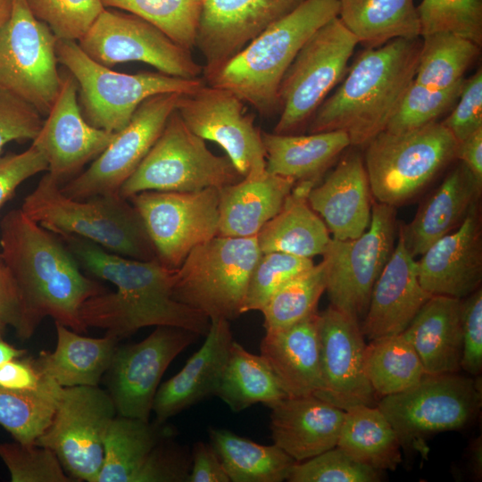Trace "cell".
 Instances as JSON below:
<instances>
[{
	"instance_id": "obj_1",
	"label": "cell",
	"mask_w": 482,
	"mask_h": 482,
	"mask_svg": "<svg viewBox=\"0 0 482 482\" xmlns=\"http://www.w3.org/2000/svg\"><path fill=\"white\" fill-rule=\"evenodd\" d=\"M60 238L92 276L116 287L115 291L103 292L83 303L79 316L86 328L105 329L119 340L150 326L207 334L209 318L172 296L177 269L165 266L158 259L127 258L76 236Z\"/></svg>"
},
{
	"instance_id": "obj_2",
	"label": "cell",
	"mask_w": 482,
	"mask_h": 482,
	"mask_svg": "<svg viewBox=\"0 0 482 482\" xmlns=\"http://www.w3.org/2000/svg\"><path fill=\"white\" fill-rule=\"evenodd\" d=\"M0 258L21 290L27 338L46 317L79 333L87 330L81 305L107 289L84 275L67 246L21 209L0 221Z\"/></svg>"
},
{
	"instance_id": "obj_3",
	"label": "cell",
	"mask_w": 482,
	"mask_h": 482,
	"mask_svg": "<svg viewBox=\"0 0 482 482\" xmlns=\"http://www.w3.org/2000/svg\"><path fill=\"white\" fill-rule=\"evenodd\" d=\"M420 46V37L365 48L312 117L309 133L343 130L352 146H365L385 130L413 81Z\"/></svg>"
},
{
	"instance_id": "obj_4",
	"label": "cell",
	"mask_w": 482,
	"mask_h": 482,
	"mask_svg": "<svg viewBox=\"0 0 482 482\" xmlns=\"http://www.w3.org/2000/svg\"><path fill=\"white\" fill-rule=\"evenodd\" d=\"M338 12V0H304L225 63L204 74L205 84L233 92L262 115L272 114L278 110L282 78L297 53Z\"/></svg>"
},
{
	"instance_id": "obj_5",
	"label": "cell",
	"mask_w": 482,
	"mask_h": 482,
	"mask_svg": "<svg viewBox=\"0 0 482 482\" xmlns=\"http://www.w3.org/2000/svg\"><path fill=\"white\" fill-rule=\"evenodd\" d=\"M21 209L53 234L76 236L130 259H157L139 212L119 193L73 199L47 172Z\"/></svg>"
},
{
	"instance_id": "obj_6",
	"label": "cell",
	"mask_w": 482,
	"mask_h": 482,
	"mask_svg": "<svg viewBox=\"0 0 482 482\" xmlns=\"http://www.w3.org/2000/svg\"><path fill=\"white\" fill-rule=\"evenodd\" d=\"M56 55L78 84L79 104L93 127L118 132L148 97L162 93L187 94L205 84L204 79H185L162 72L128 74L91 59L78 42L57 38Z\"/></svg>"
},
{
	"instance_id": "obj_7",
	"label": "cell",
	"mask_w": 482,
	"mask_h": 482,
	"mask_svg": "<svg viewBox=\"0 0 482 482\" xmlns=\"http://www.w3.org/2000/svg\"><path fill=\"white\" fill-rule=\"evenodd\" d=\"M364 147L373 199L396 207L420 194L456 159L458 141L436 121L404 132L383 130Z\"/></svg>"
},
{
	"instance_id": "obj_8",
	"label": "cell",
	"mask_w": 482,
	"mask_h": 482,
	"mask_svg": "<svg viewBox=\"0 0 482 482\" xmlns=\"http://www.w3.org/2000/svg\"><path fill=\"white\" fill-rule=\"evenodd\" d=\"M262 255L257 237L215 236L195 246L177 269L175 300L210 320L242 314L251 273Z\"/></svg>"
},
{
	"instance_id": "obj_9",
	"label": "cell",
	"mask_w": 482,
	"mask_h": 482,
	"mask_svg": "<svg viewBox=\"0 0 482 482\" xmlns=\"http://www.w3.org/2000/svg\"><path fill=\"white\" fill-rule=\"evenodd\" d=\"M244 177L227 155L209 150L175 110L136 170L122 184L119 194L129 199L144 191L194 192L221 188Z\"/></svg>"
},
{
	"instance_id": "obj_10",
	"label": "cell",
	"mask_w": 482,
	"mask_h": 482,
	"mask_svg": "<svg viewBox=\"0 0 482 482\" xmlns=\"http://www.w3.org/2000/svg\"><path fill=\"white\" fill-rule=\"evenodd\" d=\"M479 381L456 373L425 375L410 388L384 396L378 407L395 430L402 449L426 454L428 437L460 429L478 414Z\"/></svg>"
},
{
	"instance_id": "obj_11",
	"label": "cell",
	"mask_w": 482,
	"mask_h": 482,
	"mask_svg": "<svg viewBox=\"0 0 482 482\" xmlns=\"http://www.w3.org/2000/svg\"><path fill=\"white\" fill-rule=\"evenodd\" d=\"M358 44L337 17L317 29L285 72L278 88L276 134H296L341 80Z\"/></svg>"
},
{
	"instance_id": "obj_12",
	"label": "cell",
	"mask_w": 482,
	"mask_h": 482,
	"mask_svg": "<svg viewBox=\"0 0 482 482\" xmlns=\"http://www.w3.org/2000/svg\"><path fill=\"white\" fill-rule=\"evenodd\" d=\"M396 230L395 207L372 198L368 229L354 239L332 237L322 254L330 305L360 324L375 282L394 251Z\"/></svg>"
},
{
	"instance_id": "obj_13",
	"label": "cell",
	"mask_w": 482,
	"mask_h": 482,
	"mask_svg": "<svg viewBox=\"0 0 482 482\" xmlns=\"http://www.w3.org/2000/svg\"><path fill=\"white\" fill-rule=\"evenodd\" d=\"M57 37L30 12L26 0H13L0 29V88L46 115L60 91Z\"/></svg>"
},
{
	"instance_id": "obj_14",
	"label": "cell",
	"mask_w": 482,
	"mask_h": 482,
	"mask_svg": "<svg viewBox=\"0 0 482 482\" xmlns=\"http://www.w3.org/2000/svg\"><path fill=\"white\" fill-rule=\"evenodd\" d=\"M116 413L111 395L98 386L62 387L53 420L35 444L50 448L77 481L96 482Z\"/></svg>"
},
{
	"instance_id": "obj_15",
	"label": "cell",
	"mask_w": 482,
	"mask_h": 482,
	"mask_svg": "<svg viewBox=\"0 0 482 482\" xmlns=\"http://www.w3.org/2000/svg\"><path fill=\"white\" fill-rule=\"evenodd\" d=\"M78 44L106 67L140 62L170 76L195 79L203 74L190 50L144 19L114 8H104Z\"/></svg>"
},
{
	"instance_id": "obj_16",
	"label": "cell",
	"mask_w": 482,
	"mask_h": 482,
	"mask_svg": "<svg viewBox=\"0 0 482 482\" xmlns=\"http://www.w3.org/2000/svg\"><path fill=\"white\" fill-rule=\"evenodd\" d=\"M139 212L157 259L178 269L198 245L218 235L219 189L144 191L129 199Z\"/></svg>"
},
{
	"instance_id": "obj_17",
	"label": "cell",
	"mask_w": 482,
	"mask_h": 482,
	"mask_svg": "<svg viewBox=\"0 0 482 482\" xmlns=\"http://www.w3.org/2000/svg\"><path fill=\"white\" fill-rule=\"evenodd\" d=\"M180 93L152 96L140 104L129 122L115 136L91 165L65 185L62 192L73 199L119 193L177 110Z\"/></svg>"
},
{
	"instance_id": "obj_18",
	"label": "cell",
	"mask_w": 482,
	"mask_h": 482,
	"mask_svg": "<svg viewBox=\"0 0 482 482\" xmlns=\"http://www.w3.org/2000/svg\"><path fill=\"white\" fill-rule=\"evenodd\" d=\"M177 112L195 135L218 144L243 177L266 170L262 132L233 92L204 84L182 94Z\"/></svg>"
},
{
	"instance_id": "obj_19",
	"label": "cell",
	"mask_w": 482,
	"mask_h": 482,
	"mask_svg": "<svg viewBox=\"0 0 482 482\" xmlns=\"http://www.w3.org/2000/svg\"><path fill=\"white\" fill-rule=\"evenodd\" d=\"M198 337L181 328L158 326L144 340L117 347L106 374L119 416L149 420L166 369Z\"/></svg>"
},
{
	"instance_id": "obj_20",
	"label": "cell",
	"mask_w": 482,
	"mask_h": 482,
	"mask_svg": "<svg viewBox=\"0 0 482 482\" xmlns=\"http://www.w3.org/2000/svg\"><path fill=\"white\" fill-rule=\"evenodd\" d=\"M320 386L314 395L346 411L375 403L364 371L360 323L330 305L319 313Z\"/></svg>"
},
{
	"instance_id": "obj_21",
	"label": "cell",
	"mask_w": 482,
	"mask_h": 482,
	"mask_svg": "<svg viewBox=\"0 0 482 482\" xmlns=\"http://www.w3.org/2000/svg\"><path fill=\"white\" fill-rule=\"evenodd\" d=\"M304 0H204L195 46L203 75L225 63Z\"/></svg>"
},
{
	"instance_id": "obj_22",
	"label": "cell",
	"mask_w": 482,
	"mask_h": 482,
	"mask_svg": "<svg viewBox=\"0 0 482 482\" xmlns=\"http://www.w3.org/2000/svg\"><path fill=\"white\" fill-rule=\"evenodd\" d=\"M32 141L48 162L47 172L60 184L96 159L116 132L91 126L83 117L78 84L69 72L62 76L59 94Z\"/></svg>"
},
{
	"instance_id": "obj_23",
	"label": "cell",
	"mask_w": 482,
	"mask_h": 482,
	"mask_svg": "<svg viewBox=\"0 0 482 482\" xmlns=\"http://www.w3.org/2000/svg\"><path fill=\"white\" fill-rule=\"evenodd\" d=\"M422 288L432 295L463 299L482 281V229L479 202L461 224L432 244L417 262Z\"/></svg>"
},
{
	"instance_id": "obj_24",
	"label": "cell",
	"mask_w": 482,
	"mask_h": 482,
	"mask_svg": "<svg viewBox=\"0 0 482 482\" xmlns=\"http://www.w3.org/2000/svg\"><path fill=\"white\" fill-rule=\"evenodd\" d=\"M394 251L373 287L360 324L369 340L403 333L432 296L420 284L417 261L398 230Z\"/></svg>"
},
{
	"instance_id": "obj_25",
	"label": "cell",
	"mask_w": 482,
	"mask_h": 482,
	"mask_svg": "<svg viewBox=\"0 0 482 482\" xmlns=\"http://www.w3.org/2000/svg\"><path fill=\"white\" fill-rule=\"evenodd\" d=\"M372 195L363 157L352 151L308 195V203L323 219L333 238L354 239L366 231Z\"/></svg>"
},
{
	"instance_id": "obj_26",
	"label": "cell",
	"mask_w": 482,
	"mask_h": 482,
	"mask_svg": "<svg viewBox=\"0 0 482 482\" xmlns=\"http://www.w3.org/2000/svg\"><path fill=\"white\" fill-rule=\"evenodd\" d=\"M205 341L172 378L159 386L153 411L164 423L188 407L216 395L233 342L229 321L212 320Z\"/></svg>"
},
{
	"instance_id": "obj_27",
	"label": "cell",
	"mask_w": 482,
	"mask_h": 482,
	"mask_svg": "<svg viewBox=\"0 0 482 482\" xmlns=\"http://www.w3.org/2000/svg\"><path fill=\"white\" fill-rule=\"evenodd\" d=\"M270 408L273 444L296 462L337 446L345 411L314 395L287 396Z\"/></svg>"
},
{
	"instance_id": "obj_28",
	"label": "cell",
	"mask_w": 482,
	"mask_h": 482,
	"mask_svg": "<svg viewBox=\"0 0 482 482\" xmlns=\"http://www.w3.org/2000/svg\"><path fill=\"white\" fill-rule=\"evenodd\" d=\"M481 190L482 186L462 162L452 170L422 203L412 220L398 228L410 253L421 255L457 229L473 204L479 202Z\"/></svg>"
},
{
	"instance_id": "obj_29",
	"label": "cell",
	"mask_w": 482,
	"mask_h": 482,
	"mask_svg": "<svg viewBox=\"0 0 482 482\" xmlns=\"http://www.w3.org/2000/svg\"><path fill=\"white\" fill-rule=\"evenodd\" d=\"M319 312L286 328L266 331L261 355L288 396L315 395L320 386Z\"/></svg>"
},
{
	"instance_id": "obj_30",
	"label": "cell",
	"mask_w": 482,
	"mask_h": 482,
	"mask_svg": "<svg viewBox=\"0 0 482 482\" xmlns=\"http://www.w3.org/2000/svg\"><path fill=\"white\" fill-rule=\"evenodd\" d=\"M295 180L267 170L219 189L218 235L255 237L281 209Z\"/></svg>"
},
{
	"instance_id": "obj_31",
	"label": "cell",
	"mask_w": 482,
	"mask_h": 482,
	"mask_svg": "<svg viewBox=\"0 0 482 482\" xmlns=\"http://www.w3.org/2000/svg\"><path fill=\"white\" fill-rule=\"evenodd\" d=\"M461 299L432 295L403 332L427 375L456 373L461 358Z\"/></svg>"
},
{
	"instance_id": "obj_32",
	"label": "cell",
	"mask_w": 482,
	"mask_h": 482,
	"mask_svg": "<svg viewBox=\"0 0 482 482\" xmlns=\"http://www.w3.org/2000/svg\"><path fill=\"white\" fill-rule=\"evenodd\" d=\"M318 182H295L279 212L257 234L262 253L282 252L312 258L322 255L331 239L320 215L308 203V195Z\"/></svg>"
},
{
	"instance_id": "obj_33",
	"label": "cell",
	"mask_w": 482,
	"mask_h": 482,
	"mask_svg": "<svg viewBox=\"0 0 482 482\" xmlns=\"http://www.w3.org/2000/svg\"><path fill=\"white\" fill-rule=\"evenodd\" d=\"M54 325L56 347L54 352L42 351L35 359L38 370L62 387L98 386L112 363L119 339L109 334L87 337L59 322Z\"/></svg>"
},
{
	"instance_id": "obj_34",
	"label": "cell",
	"mask_w": 482,
	"mask_h": 482,
	"mask_svg": "<svg viewBox=\"0 0 482 482\" xmlns=\"http://www.w3.org/2000/svg\"><path fill=\"white\" fill-rule=\"evenodd\" d=\"M267 171L296 182L320 181L326 170L348 146V135L332 130L308 135L262 132Z\"/></svg>"
},
{
	"instance_id": "obj_35",
	"label": "cell",
	"mask_w": 482,
	"mask_h": 482,
	"mask_svg": "<svg viewBox=\"0 0 482 482\" xmlns=\"http://www.w3.org/2000/svg\"><path fill=\"white\" fill-rule=\"evenodd\" d=\"M338 18L365 48L420 37L414 0H338Z\"/></svg>"
},
{
	"instance_id": "obj_36",
	"label": "cell",
	"mask_w": 482,
	"mask_h": 482,
	"mask_svg": "<svg viewBox=\"0 0 482 482\" xmlns=\"http://www.w3.org/2000/svg\"><path fill=\"white\" fill-rule=\"evenodd\" d=\"M337 446L361 464L383 472L395 470L402 461L397 434L378 406L346 410Z\"/></svg>"
},
{
	"instance_id": "obj_37",
	"label": "cell",
	"mask_w": 482,
	"mask_h": 482,
	"mask_svg": "<svg viewBox=\"0 0 482 482\" xmlns=\"http://www.w3.org/2000/svg\"><path fill=\"white\" fill-rule=\"evenodd\" d=\"M163 423L115 417L104 441V461L96 482H134L152 449L171 436Z\"/></svg>"
},
{
	"instance_id": "obj_38",
	"label": "cell",
	"mask_w": 482,
	"mask_h": 482,
	"mask_svg": "<svg viewBox=\"0 0 482 482\" xmlns=\"http://www.w3.org/2000/svg\"><path fill=\"white\" fill-rule=\"evenodd\" d=\"M210 445L232 482H281L296 462L275 444L262 445L223 428H210Z\"/></svg>"
},
{
	"instance_id": "obj_39",
	"label": "cell",
	"mask_w": 482,
	"mask_h": 482,
	"mask_svg": "<svg viewBox=\"0 0 482 482\" xmlns=\"http://www.w3.org/2000/svg\"><path fill=\"white\" fill-rule=\"evenodd\" d=\"M216 395L236 412L259 403L270 408L288 396L267 361L235 340Z\"/></svg>"
},
{
	"instance_id": "obj_40",
	"label": "cell",
	"mask_w": 482,
	"mask_h": 482,
	"mask_svg": "<svg viewBox=\"0 0 482 482\" xmlns=\"http://www.w3.org/2000/svg\"><path fill=\"white\" fill-rule=\"evenodd\" d=\"M366 344L365 375L376 395L382 397L404 391L427 375L403 333L378 337Z\"/></svg>"
},
{
	"instance_id": "obj_41",
	"label": "cell",
	"mask_w": 482,
	"mask_h": 482,
	"mask_svg": "<svg viewBox=\"0 0 482 482\" xmlns=\"http://www.w3.org/2000/svg\"><path fill=\"white\" fill-rule=\"evenodd\" d=\"M414 81L432 88H448L464 80L480 46L451 32L421 36Z\"/></svg>"
},
{
	"instance_id": "obj_42",
	"label": "cell",
	"mask_w": 482,
	"mask_h": 482,
	"mask_svg": "<svg viewBox=\"0 0 482 482\" xmlns=\"http://www.w3.org/2000/svg\"><path fill=\"white\" fill-rule=\"evenodd\" d=\"M62 387L51 378L36 390L0 386V426L15 441L34 444L49 427Z\"/></svg>"
},
{
	"instance_id": "obj_43",
	"label": "cell",
	"mask_w": 482,
	"mask_h": 482,
	"mask_svg": "<svg viewBox=\"0 0 482 482\" xmlns=\"http://www.w3.org/2000/svg\"><path fill=\"white\" fill-rule=\"evenodd\" d=\"M326 291L324 263L314 264L278 287L260 311L265 331L293 325L317 312Z\"/></svg>"
},
{
	"instance_id": "obj_44",
	"label": "cell",
	"mask_w": 482,
	"mask_h": 482,
	"mask_svg": "<svg viewBox=\"0 0 482 482\" xmlns=\"http://www.w3.org/2000/svg\"><path fill=\"white\" fill-rule=\"evenodd\" d=\"M105 8L135 14L153 24L180 46L192 50L204 0H102Z\"/></svg>"
},
{
	"instance_id": "obj_45",
	"label": "cell",
	"mask_w": 482,
	"mask_h": 482,
	"mask_svg": "<svg viewBox=\"0 0 482 482\" xmlns=\"http://www.w3.org/2000/svg\"><path fill=\"white\" fill-rule=\"evenodd\" d=\"M464 80L448 88H432L414 80L408 87L385 130L404 132L436 122L457 101Z\"/></svg>"
},
{
	"instance_id": "obj_46",
	"label": "cell",
	"mask_w": 482,
	"mask_h": 482,
	"mask_svg": "<svg viewBox=\"0 0 482 482\" xmlns=\"http://www.w3.org/2000/svg\"><path fill=\"white\" fill-rule=\"evenodd\" d=\"M420 37L451 32L482 44V0H422L417 6Z\"/></svg>"
},
{
	"instance_id": "obj_47",
	"label": "cell",
	"mask_w": 482,
	"mask_h": 482,
	"mask_svg": "<svg viewBox=\"0 0 482 482\" xmlns=\"http://www.w3.org/2000/svg\"><path fill=\"white\" fill-rule=\"evenodd\" d=\"M313 265L311 258L282 252L262 253L250 276L242 314L261 311L278 287Z\"/></svg>"
},
{
	"instance_id": "obj_48",
	"label": "cell",
	"mask_w": 482,
	"mask_h": 482,
	"mask_svg": "<svg viewBox=\"0 0 482 482\" xmlns=\"http://www.w3.org/2000/svg\"><path fill=\"white\" fill-rule=\"evenodd\" d=\"M379 471L361 464L338 446L308 460L295 462L287 478L290 482H378Z\"/></svg>"
},
{
	"instance_id": "obj_49",
	"label": "cell",
	"mask_w": 482,
	"mask_h": 482,
	"mask_svg": "<svg viewBox=\"0 0 482 482\" xmlns=\"http://www.w3.org/2000/svg\"><path fill=\"white\" fill-rule=\"evenodd\" d=\"M32 14L61 39L79 41L105 8L102 0H26Z\"/></svg>"
},
{
	"instance_id": "obj_50",
	"label": "cell",
	"mask_w": 482,
	"mask_h": 482,
	"mask_svg": "<svg viewBox=\"0 0 482 482\" xmlns=\"http://www.w3.org/2000/svg\"><path fill=\"white\" fill-rule=\"evenodd\" d=\"M0 459L7 467L12 482L76 481L64 472L50 448L35 443H0Z\"/></svg>"
},
{
	"instance_id": "obj_51",
	"label": "cell",
	"mask_w": 482,
	"mask_h": 482,
	"mask_svg": "<svg viewBox=\"0 0 482 482\" xmlns=\"http://www.w3.org/2000/svg\"><path fill=\"white\" fill-rule=\"evenodd\" d=\"M43 121L32 105L0 88V154L10 142L33 141Z\"/></svg>"
},
{
	"instance_id": "obj_52",
	"label": "cell",
	"mask_w": 482,
	"mask_h": 482,
	"mask_svg": "<svg viewBox=\"0 0 482 482\" xmlns=\"http://www.w3.org/2000/svg\"><path fill=\"white\" fill-rule=\"evenodd\" d=\"M458 103L442 124L458 143L482 129V71L465 79Z\"/></svg>"
},
{
	"instance_id": "obj_53",
	"label": "cell",
	"mask_w": 482,
	"mask_h": 482,
	"mask_svg": "<svg viewBox=\"0 0 482 482\" xmlns=\"http://www.w3.org/2000/svg\"><path fill=\"white\" fill-rule=\"evenodd\" d=\"M461 369L478 376L482 370V290L461 299Z\"/></svg>"
},
{
	"instance_id": "obj_54",
	"label": "cell",
	"mask_w": 482,
	"mask_h": 482,
	"mask_svg": "<svg viewBox=\"0 0 482 482\" xmlns=\"http://www.w3.org/2000/svg\"><path fill=\"white\" fill-rule=\"evenodd\" d=\"M161 440L150 452L134 482H187L188 465L181 450L169 441Z\"/></svg>"
},
{
	"instance_id": "obj_55",
	"label": "cell",
	"mask_w": 482,
	"mask_h": 482,
	"mask_svg": "<svg viewBox=\"0 0 482 482\" xmlns=\"http://www.w3.org/2000/svg\"><path fill=\"white\" fill-rule=\"evenodd\" d=\"M47 170L46 156L33 144L21 153L0 156V211L23 181Z\"/></svg>"
},
{
	"instance_id": "obj_56",
	"label": "cell",
	"mask_w": 482,
	"mask_h": 482,
	"mask_svg": "<svg viewBox=\"0 0 482 482\" xmlns=\"http://www.w3.org/2000/svg\"><path fill=\"white\" fill-rule=\"evenodd\" d=\"M0 322L12 327L17 336L28 339L25 308L19 286L0 258Z\"/></svg>"
},
{
	"instance_id": "obj_57",
	"label": "cell",
	"mask_w": 482,
	"mask_h": 482,
	"mask_svg": "<svg viewBox=\"0 0 482 482\" xmlns=\"http://www.w3.org/2000/svg\"><path fill=\"white\" fill-rule=\"evenodd\" d=\"M49 378L37 369L35 359H15L0 366V386L13 390H36Z\"/></svg>"
},
{
	"instance_id": "obj_58",
	"label": "cell",
	"mask_w": 482,
	"mask_h": 482,
	"mask_svg": "<svg viewBox=\"0 0 482 482\" xmlns=\"http://www.w3.org/2000/svg\"><path fill=\"white\" fill-rule=\"evenodd\" d=\"M223 465L212 445L197 442L192 453L187 482H229Z\"/></svg>"
},
{
	"instance_id": "obj_59",
	"label": "cell",
	"mask_w": 482,
	"mask_h": 482,
	"mask_svg": "<svg viewBox=\"0 0 482 482\" xmlns=\"http://www.w3.org/2000/svg\"><path fill=\"white\" fill-rule=\"evenodd\" d=\"M456 159L461 161L482 186V129L458 143Z\"/></svg>"
},
{
	"instance_id": "obj_60",
	"label": "cell",
	"mask_w": 482,
	"mask_h": 482,
	"mask_svg": "<svg viewBox=\"0 0 482 482\" xmlns=\"http://www.w3.org/2000/svg\"><path fill=\"white\" fill-rule=\"evenodd\" d=\"M25 349L16 348L0 337V366L15 359L21 358L26 354Z\"/></svg>"
},
{
	"instance_id": "obj_61",
	"label": "cell",
	"mask_w": 482,
	"mask_h": 482,
	"mask_svg": "<svg viewBox=\"0 0 482 482\" xmlns=\"http://www.w3.org/2000/svg\"><path fill=\"white\" fill-rule=\"evenodd\" d=\"M481 436L477 438L471 445V464L476 475L481 478L482 470V447H481Z\"/></svg>"
},
{
	"instance_id": "obj_62",
	"label": "cell",
	"mask_w": 482,
	"mask_h": 482,
	"mask_svg": "<svg viewBox=\"0 0 482 482\" xmlns=\"http://www.w3.org/2000/svg\"><path fill=\"white\" fill-rule=\"evenodd\" d=\"M13 0H0V29L8 21L12 8Z\"/></svg>"
},
{
	"instance_id": "obj_63",
	"label": "cell",
	"mask_w": 482,
	"mask_h": 482,
	"mask_svg": "<svg viewBox=\"0 0 482 482\" xmlns=\"http://www.w3.org/2000/svg\"><path fill=\"white\" fill-rule=\"evenodd\" d=\"M6 326L0 322V337H3L5 331Z\"/></svg>"
}]
</instances>
